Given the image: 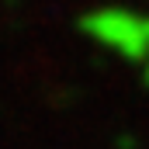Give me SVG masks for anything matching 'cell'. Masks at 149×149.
<instances>
[{
	"label": "cell",
	"instance_id": "1",
	"mask_svg": "<svg viewBox=\"0 0 149 149\" xmlns=\"http://www.w3.org/2000/svg\"><path fill=\"white\" fill-rule=\"evenodd\" d=\"M76 24H80V31L87 38L101 42L104 49L146 66V59H149V14L128 10V7H101V10H87Z\"/></svg>",
	"mask_w": 149,
	"mask_h": 149
},
{
	"label": "cell",
	"instance_id": "2",
	"mask_svg": "<svg viewBox=\"0 0 149 149\" xmlns=\"http://www.w3.org/2000/svg\"><path fill=\"white\" fill-rule=\"evenodd\" d=\"M146 83H149V59H146Z\"/></svg>",
	"mask_w": 149,
	"mask_h": 149
}]
</instances>
